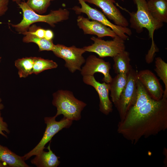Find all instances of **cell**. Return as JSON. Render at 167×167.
I'll list each match as a JSON object with an SVG mask.
<instances>
[{
    "label": "cell",
    "mask_w": 167,
    "mask_h": 167,
    "mask_svg": "<svg viewBox=\"0 0 167 167\" xmlns=\"http://www.w3.org/2000/svg\"><path fill=\"white\" fill-rule=\"evenodd\" d=\"M136 85L135 101L117 128L118 133L133 144L167 129V98H152L137 78Z\"/></svg>",
    "instance_id": "obj_1"
},
{
    "label": "cell",
    "mask_w": 167,
    "mask_h": 167,
    "mask_svg": "<svg viewBox=\"0 0 167 167\" xmlns=\"http://www.w3.org/2000/svg\"><path fill=\"white\" fill-rule=\"evenodd\" d=\"M133 1L136 6V11L130 12L126 10L130 16V27L138 33L142 32L144 28L148 30V36L152 40V45L146 56V59L152 61L155 53L158 51L154 41V33L156 30L162 27L163 23L156 20L151 16L148 8L146 0H133Z\"/></svg>",
    "instance_id": "obj_2"
},
{
    "label": "cell",
    "mask_w": 167,
    "mask_h": 167,
    "mask_svg": "<svg viewBox=\"0 0 167 167\" xmlns=\"http://www.w3.org/2000/svg\"><path fill=\"white\" fill-rule=\"evenodd\" d=\"M18 5L23 12V19L19 23L11 24V25L19 33L23 34L27 31L30 25L35 23L45 22L54 27L55 24L68 19L69 16L70 12L66 9L60 8L58 10H51L48 14L43 15L34 11L25 1Z\"/></svg>",
    "instance_id": "obj_3"
},
{
    "label": "cell",
    "mask_w": 167,
    "mask_h": 167,
    "mask_svg": "<svg viewBox=\"0 0 167 167\" xmlns=\"http://www.w3.org/2000/svg\"><path fill=\"white\" fill-rule=\"evenodd\" d=\"M53 97L52 104L57 108V117L62 115L63 117L72 121L81 119V112L87 104L75 98L72 92L58 90L53 93Z\"/></svg>",
    "instance_id": "obj_4"
},
{
    "label": "cell",
    "mask_w": 167,
    "mask_h": 167,
    "mask_svg": "<svg viewBox=\"0 0 167 167\" xmlns=\"http://www.w3.org/2000/svg\"><path fill=\"white\" fill-rule=\"evenodd\" d=\"M56 117L55 115L44 118V120L46 126L43 136L35 148L23 156L25 161L44 150L45 145L51 141L55 134L64 128H69L72 124V121L63 117L59 121H57Z\"/></svg>",
    "instance_id": "obj_5"
},
{
    "label": "cell",
    "mask_w": 167,
    "mask_h": 167,
    "mask_svg": "<svg viewBox=\"0 0 167 167\" xmlns=\"http://www.w3.org/2000/svg\"><path fill=\"white\" fill-rule=\"evenodd\" d=\"M78 1L81 7L75 6L71 8L75 11L76 14L84 13L87 15L89 19L98 21L111 28L118 36L124 40L129 39L127 35L131 36L132 33L130 29L127 27L120 26L112 23L101 12L91 7L84 0Z\"/></svg>",
    "instance_id": "obj_6"
},
{
    "label": "cell",
    "mask_w": 167,
    "mask_h": 167,
    "mask_svg": "<svg viewBox=\"0 0 167 167\" xmlns=\"http://www.w3.org/2000/svg\"><path fill=\"white\" fill-rule=\"evenodd\" d=\"M91 39L94 43L83 47L85 52H94L100 58L113 57L125 50V41L117 35L112 40L105 41L100 38L92 36Z\"/></svg>",
    "instance_id": "obj_7"
},
{
    "label": "cell",
    "mask_w": 167,
    "mask_h": 167,
    "mask_svg": "<svg viewBox=\"0 0 167 167\" xmlns=\"http://www.w3.org/2000/svg\"><path fill=\"white\" fill-rule=\"evenodd\" d=\"M52 51L56 56L64 60L65 66L72 73L77 70L80 71L82 65L85 62L82 55L85 52L83 48H77L75 45L67 47L57 44L54 45Z\"/></svg>",
    "instance_id": "obj_8"
},
{
    "label": "cell",
    "mask_w": 167,
    "mask_h": 167,
    "mask_svg": "<svg viewBox=\"0 0 167 167\" xmlns=\"http://www.w3.org/2000/svg\"><path fill=\"white\" fill-rule=\"evenodd\" d=\"M137 72L132 68L127 73L126 84L115 106L118 111L120 120L124 118L128 110L135 101Z\"/></svg>",
    "instance_id": "obj_9"
},
{
    "label": "cell",
    "mask_w": 167,
    "mask_h": 167,
    "mask_svg": "<svg viewBox=\"0 0 167 167\" xmlns=\"http://www.w3.org/2000/svg\"><path fill=\"white\" fill-rule=\"evenodd\" d=\"M85 63L80 71V74L83 76H94L95 73L99 72L103 75L102 81L108 84L110 83L112 78L109 73L111 67L109 62H106L101 58L91 55L88 57Z\"/></svg>",
    "instance_id": "obj_10"
},
{
    "label": "cell",
    "mask_w": 167,
    "mask_h": 167,
    "mask_svg": "<svg viewBox=\"0 0 167 167\" xmlns=\"http://www.w3.org/2000/svg\"><path fill=\"white\" fill-rule=\"evenodd\" d=\"M83 82L93 87L97 92L99 98V110L103 114L108 115L113 111L112 102L109 97L110 84L105 82L101 83L97 81L94 76H83Z\"/></svg>",
    "instance_id": "obj_11"
},
{
    "label": "cell",
    "mask_w": 167,
    "mask_h": 167,
    "mask_svg": "<svg viewBox=\"0 0 167 167\" xmlns=\"http://www.w3.org/2000/svg\"><path fill=\"white\" fill-rule=\"evenodd\" d=\"M86 2L93 4L100 8L104 14L114 24L122 27L129 25L126 19L115 5V0H84Z\"/></svg>",
    "instance_id": "obj_12"
},
{
    "label": "cell",
    "mask_w": 167,
    "mask_h": 167,
    "mask_svg": "<svg viewBox=\"0 0 167 167\" xmlns=\"http://www.w3.org/2000/svg\"><path fill=\"white\" fill-rule=\"evenodd\" d=\"M77 21L78 27L84 34L96 35L100 38L105 36L114 38L117 35L110 28L98 21L90 20L83 16H79Z\"/></svg>",
    "instance_id": "obj_13"
},
{
    "label": "cell",
    "mask_w": 167,
    "mask_h": 167,
    "mask_svg": "<svg viewBox=\"0 0 167 167\" xmlns=\"http://www.w3.org/2000/svg\"><path fill=\"white\" fill-rule=\"evenodd\" d=\"M137 78L152 98L159 100L162 98L164 91L162 86L159 79L151 71L146 69L138 72Z\"/></svg>",
    "instance_id": "obj_14"
},
{
    "label": "cell",
    "mask_w": 167,
    "mask_h": 167,
    "mask_svg": "<svg viewBox=\"0 0 167 167\" xmlns=\"http://www.w3.org/2000/svg\"><path fill=\"white\" fill-rule=\"evenodd\" d=\"M51 142L46 148L48 151L45 152L43 150L35 155L31 161L32 164L37 167H57L59 165L60 157L57 156L51 150Z\"/></svg>",
    "instance_id": "obj_15"
},
{
    "label": "cell",
    "mask_w": 167,
    "mask_h": 167,
    "mask_svg": "<svg viewBox=\"0 0 167 167\" xmlns=\"http://www.w3.org/2000/svg\"><path fill=\"white\" fill-rule=\"evenodd\" d=\"M148 11L157 21L167 22V0H147Z\"/></svg>",
    "instance_id": "obj_16"
},
{
    "label": "cell",
    "mask_w": 167,
    "mask_h": 167,
    "mask_svg": "<svg viewBox=\"0 0 167 167\" xmlns=\"http://www.w3.org/2000/svg\"><path fill=\"white\" fill-rule=\"evenodd\" d=\"M0 161L10 167H29L23 156H18L6 147L0 144Z\"/></svg>",
    "instance_id": "obj_17"
},
{
    "label": "cell",
    "mask_w": 167,
    "mask_h": 167,
    "mask_svg": "<svg viewBox=\"0 0 167 167\" xmlns=\"http://www.w3.org/2000/svg\"><path fill=\"white\" fill-rule=\"evenodd\" d=\"M127 74H117L110 82V96L115 106L117 105L120 94L124 88L127 80Z\"/></svg>",
    "instance_id": "obj_18"
},
{
    "label": "cell",
    "mask_w": 167,
    "mask_h": 167,
    "mask_svg": "<svg viewBox=\"0 0 167 167\" xmlns=\"http://www.w3.org/2000/svg\"><path fill=\"white\" fill-rule=\"evenodd\" d=\"M114 61L113 66L114 72L117 74H127L132 68L130 65V54L124 51L113 57Z\"/></svg>",
    "instance_id": "obj_19"
},
{
    "label": "cell",
    "mask_w": 167,
    "mask_h": 167,
    "mask_svg": "<svg viewBox=\"0 0 167 167\" xmlns=\"http://www.w3.org/2000/svg\"><path fill=\"white\" fill-rule=\"evenodd\" d=\"M34 63V57H26L16 60L15 65L18 70L19 77L25 78L33 74Z\"/></svg>",
    "instance_id": "obj_20"
},
{
    "label": "cell",
    "mask_w": 167,
    "mask_h": 167,
    "mask_svg": "<svg viewBox=\"0 0 167 167\" xmlns=\"http://www.w3.org/2000/svg\"><path fill=\"white\" fill-rule=\"evenodd\" d=\"M25 36L23 39V42H33L38 46L39 51H52L54 45L52 40H49L44 38H40L32 34L28 31L23 34Z\"/></svg>",
    "instance_id": "obj_21"
},
{
    "label": "cell",
    "mask_w": 167,
    "mask_h": 167,
    "mask_svg": "<svg viewBox=\"0 0 167 167\" xmlns=\"http://www.w3.org/2000/svg\"><path fill=\"white\" fill-rule=\"evenodd\" d=\"M33 74L37 75L45 70L57 68L58 65L52 60L34 57Z\"/></svg>",
    "instance_id": "obj_22"
},
{
    "label": "cell",
    "mask_w": 167,
    "mask_h": 167,
    "mask_svg": "<svg viewBox=\"0 0 167 167\" xmlns=\"http://www.w3.org/2000/svg\"><path fill=\"white\" fill-rule=\"evenodd\" d=\"M155 71L165 84L163 96L167 98V63L161 58L157 57L155 58Z\"/></svg>",
    "instance_id": "obj_23"
},
{
    "label": "cell",
    "mask_w": 167,
    "mask_h": 167,
    "mask_svg": "<svg viewBox=\"0 0 167 167\" xmlns=\"http://www.w3.org/2000/svg\"><path fill=\"white\" fill-rule=\"evenodd\" d=\"M51 1L50 0H27L26 3L35 12L42 14L46 11Z\"/></svg>",
    "instance_id": "obj_24"
},
{
    "label": "cell",
    "mask_w": 167,
    "mask_h": 167,
    "mask_svg": "<svg viewBox=\"0 0 167 167\" xmlns=\"http://www.w3.org/2000/svg\"><path fill=\"white\" fill-rule=\"evenodd\" d=\"M45 29L36 25H33L30 26L28 31L30 33L40 38H44Z\"/></svg>",
    "instance_id": "obj_25"
},
{
    "label": "cell",
    "mask_w": 167,
    "mask_h": 167,
    "mask_svg": "<svg viewBox=\"0 0 167 167\" xmlns=\"http://www.w3.org/2000/svg\"><path fill=\"white\" fill-rule=\"evenodd\" d=\"M9 2V0H0V17L7 11Z\"/></svg>",
    "instance_id": "obj_26"
},
{
    "label": "cell",
    "mask_w": 167,
    "mask_h": 167,
    "mask_svg": "<svg viewBox=\"0 0 167 167\" xmlns=\"http://www.w3.org/2000/svg\"><path fill=\"white\" fill-rule=\"evenodd\" d=\"M8 129L7 123L3 121V118L0 113V134L3 136H5L6 134L3 132L6 131Z\"/></svg>",
    "instance_id": "obj_27"
},
{
    "label": "cell",
    "mask_w": 167,
    "mask_h": 167,
    "mask_svg": "<svg viewBox=\"0 0 167 167\" xmlns=\"http://www.w3.org/2000/svg\"><path fill=\"white\" fill-rule=\"evenodd\" d=\"M54 36V33L52 30L49 29L45 30L44 38L49 40H52Z\"/></svg>",
    "instance_id": "obj_28"
},
{
    "label": "cell",
    "mask_w": 167,
    "mask_h": 167,
    "mask_svg": "<svg viewBox=\"0 0 167 167\" xmlns=\"http://www.w3.org/2000/svg\"><path fill=\"white\" fill-rule=\"evenodd\" d=\"M9 167L8 165L5 162L0 161V167Z\"/></svg>",
    "instance_id": "obj_29"
},
{
    "label": "cell",
    "mask_w": 167,
    "mask_h": 167,
    "mask_svg": "<svg viewBox=\"0 0 167 167\" xmlns=\"http://www.w3.org/2000/svg\"><path fill=\"white\" fill-rule=\"evenodd\" d=\"M4 108V105L2 103V100L0 96V111L3 109Z\"/></svg>",
    "instance_id": "obj_30"
},
{
    "label": "cell",
    "mask_w": 167,
    "mask_h": 167,
    "mask_svg": "<svg viewBox=\"0 0 167 167\" xmlns=\"http://www.w3.org/2000/svg\"><path fill=\"white\" fill-rule=\"evenodd\" d=\"M13 2H16L17 4L19 3L25 1V0H12Z\"/></svg>",
    "instance_id": "obj_31"
},
{
    "label": "cell",
    "mask_w": 167,
    "mask_h": 167,
    "mask_svg": "<svg viewBox=\"0 0 167 167\" xmlns=\"http://www.w3.org/2000/svg\"><path fill=\"white\" fill-rule=\"evenodd\" d=\"M1 57H0V62H1Z\"/></svg>",
    "instance_id": "obj_32"
},
{
    "label": "cell",
    "mask_w": 167,
    "mask_h": 167,
    "mask_svg": "<svg viewBox=\"0 0 167 167\" xmlns=\"http://www.w3.org/2000/svg\"><path fill=\"white\" fill-rule=\"evenodd\" d=\"M121 1H122V2H124V0H121Z\"/></svg>",
    "instance_id": "obj_33"
},
{
    "label": "cell",
    "mask_w": 167,
    "mask_h": 167,
    "mask_svg": "<svg viewBox=\"0 0 167 167\" xmlns=\"http://www.w3.org/2000/svg\"><path fill=\"white\" fill-rule=\"evenodd\" d=\"M51 0V1H54L55 0Z\"/></svg>",
    "instance_id": "obj_34"
}]
</instances>
